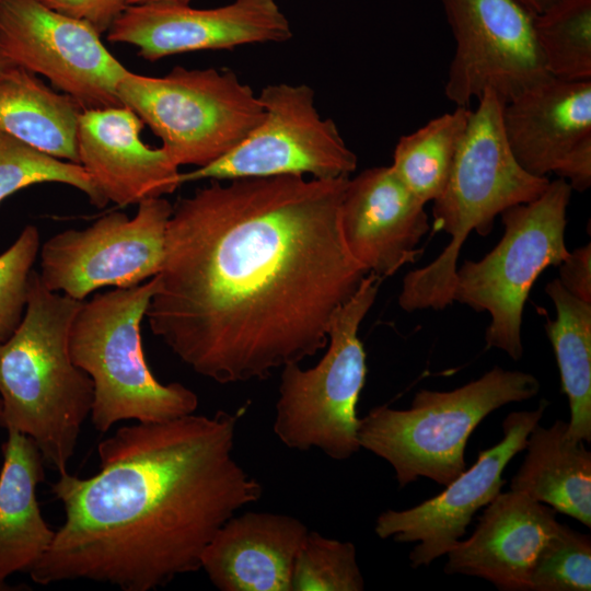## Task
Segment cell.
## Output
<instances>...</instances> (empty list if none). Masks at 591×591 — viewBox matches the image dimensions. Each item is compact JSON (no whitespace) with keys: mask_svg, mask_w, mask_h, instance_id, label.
Segmentation results:
<instances>
[{"mask_svg":"<svg viewBox=\"0 0 591 591\" xmlns=\"http://www.w3.org/2000/svg\"><path fill=\"white\" fill-rule=\"evenodd\" d=\"M348 178L211 181L179 198L151 332L221 384L267 379L325 348L335 312L368 275L341 231Z\"/></svg>","mask_w":591,"mask_h":591,"instance_id":"1","label":"cell"},{"mask_svg":"<svg viewBox=\"0 0 591 591\" xmlns=\"http://www.w3.org/2000/svg\"><path fill=\"white\" fill-rule=\"evenodd\" d=\"M239 418L194 413L137 421L103 439L94 475L66 472L51 484L65 521L32 580L151 591L199 570L221 525L263 495L233 454Z\"/></svg>","mask_w":591,"mask_h":591,"instance_id":"2","label":"cell"},{"mask_svg":"<svg viewBox=\"0 0 591 591\" xmlns=\"http://www.w3.org/2000/svg\"><path fill=\"white\" fill-rule=\"evenodd\" d=\"M82 304L48 290L32 270L24 316L0 344V426L33 439L58 474L68 472L94 399L91 378L69 351Z\"/></svg>","mask_w":591,"mask_h":591,"instance_id":"3","label":"cell"},{"mask_svg":"<svg viewBox=\"0 0 591 591\" xmlns=\"http://www.w3.org/2000/svg\"><path fill=\"white\" fill-rule=\"evenodd\" d=\"M503 105L501 97L486 91L471 111L445 186L432 201L433 228L451 240L434 260L405 275L398 304L407 312L450 305L459 256L470 233L488 234L498 215L535 199L551 181L530 174L514 158L502 128Z\"/></svg>","mask_w":591,"mask_h":591,"instance_id":"4","label":"cell"},{"mask_svg":"<svg viewBox=\"0 0 591 591\" xmlns=\"http://www.w3.org/2000/svg\"><path fill=\"white\" fill-rule=\"evenodd\" d=\"M531 373L494 367L452 391H418L408 409L387 405L359 418L358 441L385 460L399 487L426 477L447 486L465 468V449L475 428L496 409L534 397Z\"/></svg>","mask_w":591,"mask_h":591,"instance_id":"5","label":"cell"},{"mask_svg":"<svg viewBox=\"0 0 591 591\" xmlns=\"http://www.w3.org/2000/svg\"><path fill=\"white\" fill-rule=\"evenodd\" d=\"M157 289V276L129 288H115L83 302L69 336L76 366L92 380L91 421L105 433L123 420L161 422L194 414L195 392L163 384L150 371L140 324Z\"/></svg>","mask_w":591,"mask_h":591,"instance_id":"6","label":"cell"},{"mask_svg":"<svg viewBox=\"0 0 591 591\" xmlns=\"http://www.w3.org/2000/svg\"><path fill=\"white\" fill-rule=\"evenodd\" d=\"M381 278L368 274L352 297L334 314L328 348L316 366L281 369L273 429L288 448L318 449L331 459L351 457L358 441L357 405L367 376L359 327L372 308Z\"/></svg>","mask_w":591,"mask_h":591,"instance_id":"7","label":"cell"},{"mask_svg":"<svg viewBox=\"0 0 591 591\" xmlns=\"http://www.w3.org/2000/svg\"><path fill=\"white\" fill-rule=\"evenodd\" d=\"M571 193L558 178L535 199L506 209L497 245L456 268L452 301L487 312V348L502 350L514 361L523 354L522 315L531 288L546 268L559 266L569 254L565 229Z\"/></svg>","mask_w":591,"mask_h":591,"instance_id":"8","label":"cell"},{"mask_svg":"<svg viewBox=\"0 0 591 591\" xmlns=\"http://www.w3.org/2000/svg\"><path fill=\"white\" fill-rule=\"evenodd\" d=\"M117 94L178 167H201L225 155L264 116L258 95L229 69L177 66L163 77L127 70Z\"/></svg>","mask_w":591,"mask_h":591,"instance_id":"9","label":"cell"},{"mask_svg":"<svg viewBox=\"0 0 591 591\" xmlns=\"http://www.w3.org/2000/svg\"><path fill=\"white\" fill-rule=\"evenodd\" d=\"M258 99L264 109L259 124L225 155L181 173V185L200 179L282 175L335 179L348 178L355 172L356 153L335 121L321 117L315 93L309 85L268 84Z\"/></svg>","mask_w":591,"mask_h":591,"instance_id":"10","label":"cell"},{"mask_svg":"<svg viewBox=\"0 0 591 591\" xmlns=\"http://www.w3.org/2000/svg\"><path fill=\"white\" fill-rule=\"evenodd\" d=\"M173 205L164 197L138 204L129 218L111 212L83 230H65L40 247L45 287L76 300L103 287L129 288L157 276L164 258Z\"/></svg>","mask_w":591,"mask_h":591,"instance_id":"11","label":"cell"},{"mask_svg":"<svg viewBox=\"0 0 591 591\" xmlns=\"http://www.w3.org/2000/svg\"><path fill=\"white\" fill-rule=\"evenodd\" d=\"M454 40L444 94L468 107L486 91L505 103L551 77L534 14L515 0H441Z\"/></svg>","mask_w":591,"mask_h":591,"instance_id":"12","label":"cell"},{"mask_svg":"<svg viewBox=\"0 0 591 591\" xmlns=\"http://www.w3.org/2000/svg\"><path fill=\"white\" fill-rule=\"evenodd\" d=\"M86 21L40 0H4L0 43L12 61L46 77L83 109L121 105L117 85L128 69L104 46Z\"/></svg>","mask_w":591,"mask_h":591,"instance_id":"13","label":"cell"},{"mask_svg":"<svg viewBox=\"0 0 591 591\" xmlns=\"http://www.w3.org/2000/svg\"><path fill=\"white\" fill-rule=\"evenodd\" d=\"M547 405L543 399L535 409L510 413L497 444L480 451L475 464L439 495L409 509L382 512L375 521L376 535L398 543H416L409 553L413 568L428 566L445 555L466 534L474 514L501 491L506 466L525 449L528 437Z\"/></svg>","mask_w":591,"mask_h":591,"instance_id":"14","label":"cell"},{"mask_svg":"<svg viewBox=\"0 0 591 591\" xmlns=\"http://www.w3.org/2000/svg\"><path fill=\"white\" fill-rule=\"evenodd\" d=\"M291 36L290 23L276 0H234L213 9L126 5L107 30L109 42L134 45L150 61L189 51L281 43Z\"/></svg>","mask_w":591,"mask_h":591,"instance_id":"15","label":"cell"},{"mask_svg":"<svg viewBox=\"0 0 591 591\" xmlns=\"http://www.w3.org/2000/svg\"><path fill=\"white\" fill-rule=\"evenodd\" d=\"M502 128L519 164L530 174L565 179L572 190L591 185V80L548 77L502 108Z\"/></svg>","mask_w":591,"mask_h":591,"instance_id":"16","label":"cell"},{"mask_svg":"<svg viewBox=\"0 0 591 591\" xmlns=\"http://www.w3.org/2000/svg\"><path fill=\"white\" fill-rule=\"evenodd\" d=\"M425 204L392 167L367 169L348 178L340 206V225L351 255L368 274L394 275L415 262L430 229Z\"/></svg>","mask_w":591,"mask_h":591,"instance_id":"17","label":"cell"},{"mask_svg":"<svg viewBox=\"0 0 591 591\" xmlns=\"http://www.w3.org/2000/svg\"><path fill=\"white\" fill-rule=\"evenodd\" d=\"M143 126L124 105L84 109L79 118V163L107 201L119 207L164 197L181 185L178 166L165 150L141 141Z\"/></svg>","mask_w":591,"mask_h":591,"instance_id":"18","label":"cell"},{"mask_svg":"<svg viewBox=\"0 0 591 591\" xmlns=\"http://www.w3.org/2000/svg\"><path fill=\"white\" fill-rule=\"evenodd\" d=\"M557 513L521 491H500L473 534L445 554L444 572L478 577L501 591H530L532 565L559 523Z\"/></svg>","mask_w":591,"mask_h":591,"instance_id":"19","label":"cell"},{"mask_svg":"<svg viewBox=\"0 0 591 591\" xmlns=\"http://www.w3.org/2000/svg\"><path fill=\"white\" fill-rule=\"evenodd\" d=\"M308 532L289 514H234L205 548L200 569L221 591H291L294 561Z\"/></svg>","mask_w":591,"mask_h":591,"instance_id":"20","label":"cell"},{"mask_svg":"<svg viewBox=\"0 0 591 591\" xmlns=\"http://www.w3.org/2000/svg\"><path fill=\"white\" fill-rule=\"evenodd\" d=\"M0 471V581L30 572L40 560L55 530L45 521L36 488L45 478V459L30 437L8 432Z\"/></svg>","mask_w":591,"mask_h":591,"instance_id":"21","label":"cell"},{"mask_svg":"<svg viewBox=\"0 0 591 591\" xmlns=\"http://www.w3.org/2000/svg\"><path fill=\"white\" fill-rule=\"evenodd\" d=\"M568 424L540 422L530 432L526 454L511 479L521 491L591 528V452L583 441L567 436Z\"/></svg>","mask_w":591,"mask_h":591,"instance_id":"22","label":"cell"},{"mask_svg":"<svg viewBox=\"0 0 591 591\" xmlns=\"http://www.w3.org/2000/svg\"><path fill=\"white\" fill-rule=\"evenodd\" d=\"M83 111L20 66L0 73V131L49 155L80 164L77 134Z\"/></svg>","mask_w":591,"mask_h":591,"instance_id":"23","label":"cell"},{"mask_svg":"<svg viewBox=\"0 0 591 591\" xmlns=\"http://www.w3.org/2000/svg\"><path fill=\"white\" fill-rule=\"evenodd\" d=\"M545 291L556 309V317L545 326L555 352L561 391L567 396L570 419L567 436L591 441V303L569 293L558 279Z\"/></svg>","mask_w":591,"mask_h":591,"instance_id":"24","label":"cell"},{"mask_svg":"<svg viewBox=\"0 0 591 591\" xmlns=\"http://www.w3.org/2000/svg\"><path fill=\"white\" fill-rule=\"evenodd\" d=\"M471 111L456 106L398 139L390 166L422 204L441 195Z\"/></svg>","mask_w":591,"mask_h":591,"instance_id":"25","label":"cell"},{"mask_svg":"<svg viewBox=\"0 0 591 591\" xmlns=\"http://www.w3.org/2000/svg\"><path fill=\"white\" fill-rule=\"evenodd\" d=\"M548 74L565 81L591 80V0H563L534 15Z\"/></svg>","mask_w":591,"mask_h":591,"instance_id":"26","label":"cell"},{"mask_svg":"<svg viewBox=\"0 0 591 591\" xmlns=\"http://www.w3.org/2000/svg\"><path fill=\"white\" fill-rule=\"evenodd\" d=\"M40 183L76 187L97 208L108 202L81 164L49 155L0 131V202L18 190Z\"/></svg>","mask_w":591,"mask_h":591,"instance_id":"27","label":"cell"},{"mask_svg":"<svg viewBox=\"0 0 591 591\" xmlns=\"http://www.w3.org/2000/svg\"><path fill=\"white\" fill-rule=\"evenodd\" d=\"M363 589L355 545L309 531L294 561L291 591Z\"/></svg>","mask_w":591,"mask_h":591,"instance_id":"28","label":"cell"},{"mask_svg":"<svg viewBox=\"0 0 591 591\" xmlns=\"http://www.w3.org/2000/svg\"><path fill=\"white\" fill-rule=\"evenodd\" d=\"M591 538L558 523L530 571V591H590Z\"/></svg>","mask_w":591,"mask_h":591,"instance_id":"29","label":"cell"},{"mask_svg":"<svg viewBox=\"0 0 591 591\" xmlns=\"http://www.w3.org/2000/svg\"><path fill=\"white\" fill-rule=\"evenodd\" d=\"M39 239L38 229L28 224L0 255V344L13 335L24 316Z\"/></svg>","mask_w":591,"mask_h":591,"instance_id":"30","label":"cell"},{"mask_svg":"<svg viewBox=\"0 0 591 591\" xmlns=\"http://www.w3.org/2000/svg\"><path fill=\"white\" fill-rule=\"evenodd\" d=\"M63 14L89 22L100 34L107 32L123 12L124 0H40Z\"/></svg>","mask_w":591,"mask_h":591,"instance_id":"31","label":"cell"},{"mask_svg":"<svg viewBox=\"0 0 591 591\" xmlns=\"http://www.w3.org/2000/svg\"><path fill=\"white\" fill-rule=\"evenodd\" d=\"M558 267L563 287L573 297L591 303V244L569 252Z\"/></svg>","mask_w":591,"mask_h":591,"instance_id":"32","label":"cell"},{"mask_svg":"<svg viewBox=\"0 0 591 591\" xmlns=\"http://www.w3.org/2000/svg\"><path fill=\"white\" fill-rule=\"evenodd\" d=\"M534 15H538L558 4L563 0H515Z\"/></svg>","mask_w":591,"mask_h":591,"instance_id":"33","label":"cell"},{"mask_svg":"<svg viewBox=\"0 0 591 591\" xmlns=\"http://www.w3.org/2000/svg\"><path fill=\"white\" fill-rule=\"evenodd\" d=\"M192 0H124L126 5L144 4V3H171V4H189Z\"/></svg>","mask_w":591,"mask_h":591,"instance_id":"34","label":"cell"},{"mask_svg":"<svg viewBox=\"0 0 591 591\" xmlns=\"http://www.w3.org/2000/svg\"><path fill=\"white\" fill-rule=\"evenodd\" d=\"M16 66L12 59L5 53L3 46L0 43V73L10 69L11 67Z\"/></svg>","mask_w":591,"mask_h":591,"instance_id":"35","label":"cell"},{"mask_svg":"<svg viewBox=\"0 0 591 591\" xmlns=\"http://www.w3.org/2000/svg\"><path fill=\"white\" fill-rule=\"evenodd\" d=\"M14 590V588L5 581H0V591Z\"/></svg>","mask_w":591,"mask_h":591,"instance_id":"36","label":"cell"},{"mask_svg":"<svg viewBox=\"0 0 591 591\" xmlns=\"http://www.w3.org/2000/svg\"><path fill=\"white\" fill-rule=\"evenodd\" d=\"M0 415H1V401H0Z\"/></svg>","mask_w":591,"mask_h":591,"instance_id":"37","label":"cell"},{"mask_svg":"<svg viewBox=\"0 0 591 591\" xmlns=\"http://www.w3.org/2000/svg\"><path fill=\"white\" fill-rule=\"evenodd\" d=\"M3 1H4V0H0V5H1V3H2Z\"/></svg>","mask_w":591,"mask_h":591,"instance_id":"38","label":"cell"}]
</instances>
